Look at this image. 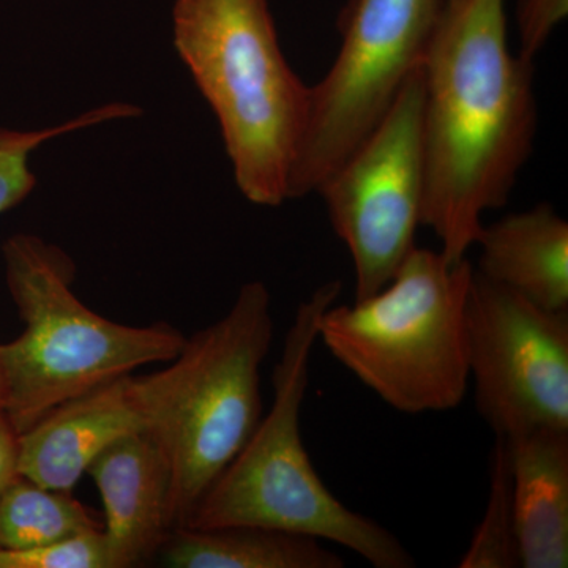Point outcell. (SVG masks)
Wrapping results in <instances>:
<instances>
[{
    "label": "cell",
    "instance_id": "12",
    "mask_svg": "<svg viewBox=\"0 0 568 568\" xmlns=\"http://www.w3.org/2000/svg\"><path fill=\"white\" fill-rule=\"evenodd\" d=\"M519 567H568V429L507 437Z\"/></svg>",
    "mask_w": 568,
    "mask_h": 568
},
{
    "label": "cell",
    "instance_id": "21",
    "mask_svg": "<svg viewBox=\"0 0 568 568\" xmlns=\"http://www.w3.org/2000/svg\"><path fill=\"white\" fill-rule=\"evenodd\" d=\"M6 409V381H3L2 368H0V410Z\"/></svg>",
    "mask_w": 568,
    "mask_h": 568
},
{
    "label": "cell",
    "instance_id": "15",
    "mask_svg": "<svg viewBox=\"0 0 568 568\" xmlns=\"http://www.w3.org/2000/svg\"><path fill=\"white\" fill-rule=\"evenodd\" d=\"M102 529L103 518L71 491L41 487L21 474L0 496V549L6 551L44 547Z\"/></svg>",
    "mask_w": 568,
    "mask_h": 568
},
{
    "label": "cell",
    "instance_id": "17",
    "mask_svg": "<svg viewBox=\"0 0 568 568\" xmlns=\"http://www.w3.org/2000/svg\"><path fill=\"white\" fill-rule=\"evenodd\" d=\"M462 568L519 567L511 496L510 454L506 436L496 435L489 463V491L484 517L459 559Z\"/></svg>",
    "mask_w": 568,
    "mask_h": 568
},
{
    "label": "cell",
    "instance_id": "6",
    "mask_svg": "<svg viewBox=\"0 0 568 568\" xmlns=\"http://www.w3.org/2000/svg\"><path fill=\"white\" fill-rule=\"evenodd\" d=\"M474 265L413 250L386 286L320 321L328 353L403 414L446 413L469 387L466 308Z\"/></svg>",
    "mask_w": 568,
    "mask_h": 568
},
{
    "label": "cell",
    "instance_id": "7",
    "mask_svg": "<svg viewBox=\"0 0 568 568\" xmlns=\"http://www.w3.org/2000/svg\"><path fill=\"white\" fill-rule=\"evenodd\" d=\"M446 0H351L342 47L323 80L310 85L304 136L290 200L316 192L376 129L410 74L424 65Z\"/></svg>",
    "mask_w": 568,
    "mask_h": 568
},
{
    "label": "cell",
    "instance_id": "20",
    "mask_svg": "<svg viewBox=\"0 0 568 568\" xmlns=\"http://www.w3.org/2000/svg\"><path fill=\"white\" fill-rule=\"evenodd\" d=\"M20 476V435L0 410V496Z\"/></svg>",
    "mask_w": 568,
    "mask_h": 568
},
{
    "label": "cell",
    "instance_id": "11",
    "mask_svg": "<svg viewBox=\"0 0 568 568\" xmlns=\"http://www.w3.org/2000/svg\"><path fill=\"white\" fill-rule=\"evenodd\" d=\"M104 507L103 534L112 568L145 566L159 555L171 528V467L148 432L104 448L91 466Z\"/></svg>",
    "mask_w": 568,
    "mask_h": 568
},
{
    "label": "cell",
    "instance_id": "1",
    "mask_svg": "<svg viewBox=\"0 0 568 568\" xmlns=\"http://www.w3.org/2000/svg\"><path fill=\"white\" fill-rule=\"evenodd\" d=\"M536 133L534 62L510 50L506 0H446L424 62L422 226L450 263L507 204Z\"/></svg>",
    "mask_w": 568,
    "mask_h": 568
},
{
    "label": "cell",
    "instance_id": "10",
    "mask_svg": "<svg viewBox=\"0 0 568 568\" xmlns=\"http://www.w3.org/2000/svg\"><path fill=\"white\" fill-rule=\"evenodd\" d=\"M145 429L134 375L118 377L54 407L21 433L20 474L41 487L73 491L104 448Z\"/></svg>",
    "mask_w": 568,
    "mask_h": 568
},
{
    "label": "cell",
    "instance_id": "3",
    "mask_svg": "<svg viewBox=\"0 0 568 568\" xmlns=\"http://www.w3.org/2000/svg\"><path fill=\"white\" fill-rule=\"evenodd\" d=\"M173 40L212 108L245 200L290 201L310 85L280 47L267 0H175Z\"/></svg>",
    "mask_w": 568,
    "mask_h": 568
},
{
    "label": "cell",
    "instance_id": "14",
    "mask_svg": "<svg viewBox=\"0 0 568 568\" xmlns=\"http://www.w3.org/2000/svg\"><path fill=\"white\" fill-rule=\"evenodd\" d=\"M156 558L173 568H343L313 537L253 525L174 529Z\"/></svg>",
    "mask_w": 568,
    "mask_h": 568
},
{
    "label": "cell",
    "instance_id": "4",
    "mask_svg": "<svg viewBox=\"0 0 568 568\" xmlns=\"http://www.w3.org/2000/svg\"><path fill=\"white\" fill-rule=\"evenodd\" d=\"M274 332L267 286L245 283L230 312L186 336L166 369L134 376L145 432L170 463L173 530L189 525L263 418L261 366Z\"/></svg>",
    "mask_w": 568,
    "mask_h": 568
},
{
    "label": "cell",
    "instance_id": "9",
    "mask_svg": "<svg viewBox=\"0 0 568 568\" xmlns=\"http://www.w3.org/2000/svg\"><path fill=\"white\" fill-rule=\"evenodd\" d=\"M466 327L477 410L495 435L568 429V312L541 308L474 268Z\"/></svg>",
    "mask_w": 568,
    "mask_h": 568
},
{
    "label": "cell",
    "instance_id": "13",
    "mask_svg": "<svg viewBox=\"0 0 568 568\" xmlns=\"http://www.w3.org/2000/svg\"><path fill=\"white\" fill-rule=\"evenodd\" d=\"M477 274L549 312H568V223L551 204L481 226Z\"/></svg>",
    "mask_w": 568,
    "mask_h": 568
},
{
    "label": "cell",
    "instance_id": "2",
    "mask_svg": "<svg viewBox=\"0 0 568 568\" xmlns=\"http://www.w3.org/2000/svg\"><path fill=\"white\" fill-rule=\"evenodd\" d=\"M339 293L342 283L328 282L298 305L274 369V405L185 528L264 526L332 541L376 568H413L416 559L395 534L332 495L302 439V406L321 316Z\"/></svg>",
    "mask_w": 568,
    "mask_h": 568
},
{
    "label": "cell",
    "instance_id": "8",
    "mask_svg": "<svg viewBox=\"0 0 568 568\" xmlns=\"http://www.w3.org/2000/svg\"><path fill=\"white\" fill-rule=\"evenodd\" d=\"M424 65L403 85L375 130L315 193L354 263L355 298L390 282L416 248L425 194Z\"/></svg>",
    "mask_w": 568,
    "mask_h": 568
},
{
    "label": "cell",
    "instance_id": "5",
    "mask_svg": "<svg viewBox=\"0 0 568 568\" xmlns=\"http://www.w3.org/2000/svg\"><path fill=\"white\" fill-rule=\"evenodd\" d=\"M6 282L24 323L0 345L6 409L18 435L54 407L134 369L173 362L186 336L170 323L134 327L97 315L73 293L77 265L61 246L18 233L2 245Z\"/></svg>",
    "mask_w": 568,
    "mask_h": 568
},
{
    "label": "cell",
    "instance_id": "19",
    "mask_svg": "<svg viewBox=\"0 0 568 568\" xmlns=\"http://www.w3.org/2000/svg\"><path fill=\"white\" fill-rule=\"evenodd\" d=\"M567 17L568 0H517L518 54L526 61H536Z\"/></svg>",
    "mask_w": 568,
    "mask_h": 568
},
{
    "label": "cell",
    "instance_id": "16",
    "mask_svg": "<svg viewBox=\"0 0 568 568\" xmlns=\"http://www.w3.org/2000/svg\"><path fill=\"white\" fill-rule=\"evenodd\" d=\"M140 114V108L134 104L111 103L47 129L14 130L0 126V215L17 207L36 189L37 178L31 159L32 153L44 142L115 119L136 118Z\"/></svg>",
    "mask_w": 568,
    "mask_h": 568
},
{
    "label": "cell",
    "instance_id": "18",
    "mask_svg": "<svg viewBox=\"0 0 568 568\" xmlns=\"http://www.w3.org/2000/svg\"><path fill=\"white\" fill-rule=\"evenodd\" d=\"M0 568H112V560L102 529L22 551L0 549Z\"/></svg>",
    "mask_w": 568,
    "mask_h": 568
}]
</instances>
